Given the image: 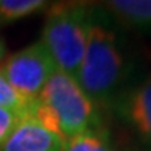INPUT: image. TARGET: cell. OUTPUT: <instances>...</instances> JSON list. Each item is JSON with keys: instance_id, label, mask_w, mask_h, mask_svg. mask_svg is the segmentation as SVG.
<instances>
[{"instance_id": "cell-4", "label": "cell", "mask_w": 151, "mask_h": 151, "mask_svg": "<svg viewBox=\"0 0 151 151\" xmlns=\"http://www.w3.org/2000/svg\"><path fill=\"white\" fill-rule=\"evenodd\" d=\"M0 71L22 96L37 99L57 71V65L42 40H39L8 57Z\"/></svg>"}, {"instance_id": "cell-1", "label": "cell", "mask_w": 151, "mask_h": 151, "mask_svg": "<svg viewBox=\"0 0 151 151\" xmlns=\"http://www.w3.org/2000/svg\"><path fill=\"white\" fill-rule=\"evenodd\" d=\"M131 60L123 34L104 6H91L86 48L77 82L97 108H113L127 90Z\"/></svg>"}, {"instance_id": "cell-12", "label": "cell", "mask_w": 151, "mask_h": 151, "mask_svg": "<svg viewBox=\"0 0 151 151\" xmlns=\"http://www.w3.org/2000/svg\"><path fill=\"white\" fill-rule=\"evenodd\" d=\"M5 52H6V50H5V45H3L2 40H0V63H2V60L5 59Z\"/></svg>"}, {"instance_id": "cell-7", "label": "cell", "mask_w": 151, "mask_h": 151, "mask_svg": "<svg viewBox=\"0 0 151 151\" xmlns=\"http://www.w3.org/2000/svg\"><path fill=\"white\" fill-rule=\"evenodd\" d=\"M104 8L123 28L151 34V0H111Z\"/></svg>"}, {"instance_id": "cell-9", "label": "cell", "mask_w": 151, "mask_h": 151, "mask_svg": "<svg viewBox=\"0 0 151 151\" xmlns=\"http://www.w3.org/2000/svg\"><path fill=\"white\" fill-rule=\"evenodd\" d=\"M48 2L43 0H0V25L20 20L43 9Z\"/></svg>"}, {"instance_id": "cell-5", "label": "cell", "mask_w": 151, "mask_h": 151, "mask_svg": "<svg viewBox=\"0 0 151 151\" xmlns=\"http://www.w3.org/2000/svg\"><path fill=\"white\" fill-rule=\"evenodd\" d=\"M114 111L151 147V74L127 88L114 104Z\"/></svg>"}, {"instance_id": "cell-11", "label": "cell", "mask_w": 151, "mask_h": 151, "mask_svg": "<svg viewBox=\"0 0 151 151\" xmlns=\"http://www.w3.org/2000/svg\"><path fill=\"white\" fill-rule=\"evenodd\" d=\"M25 116L17 111H12L8 108L0 106V148L5 145V142L9 139V136L14 133V129L20 123Z\"/></svg>"}, {"instance_id": "cell-8", "label": "cell", "mask_w": 151, "mask_h": 151, "mask_svg": "<svg viewBox=\"0 0 151 151\" xmlns=\"http://www.w3.org/2000/svg\"><path fill=\"white\" fill-rule=\"evenodd\" d=\"M62 151H114L104 129H90L65 139Z\"/></svg>"}, {"instance_id": "cell-3", "label": "cell", "mask_w": 151, "mask_h": 151, "mask_svg": "<svg viewBox=\"0 0 151 151\" xmlns=\"http://www.w3.org/2000/svg\"><path fill=\"white\" fill-rule=\"evenodd\" d=\"M39 99L57 120L63 139L90 129H102L99 108L70 74L57 70L48 80Z\"/></svg>"}, {"instance_id": "cell-2", "label": "cell", "mask_w": 151, "mask_h": 151, "mask_svg": "<svg viewBox=\"0 0 151 151\" xmlns=\"http://www.w3.org/2000/svg\"><path fill=\"white\" fill-rule=\"evenodd\" d=\"M91 5L68 2L50 8L42 31V43L50 51L57 70L77 80L83 60Z\"/></svg>"}, {"instance_id": "cell-10", "label": "cell", "mask_w": 151, "mask_h": 151, "mask_svg": "<svg viewBox=\"0 0 151 151\" xmlns=\"http://www.w3.org/2000/svg\"><path fill=\"white\" fill-rule=\"evenodd\" d=\"M32 102L34 99H28L25 96H22L6 80L3 73L0 71V106L17 111L22 116H28L29 109L32 106Z\"/></svg>"}, {"instance_id": "cell-6", "label": "cell", "mask_w": 151, "mask_h": 151, "mask_svg": "<svg viewBox=\"0 0 151 151\" xmlns=\"http://www.w3.org/2000/svg\"><path fill=\"white\" fill-rule=\"evenodd\" d=\"M65 139L31 116H25L0 151H62Z\"/></svg>"}]
</instances>
